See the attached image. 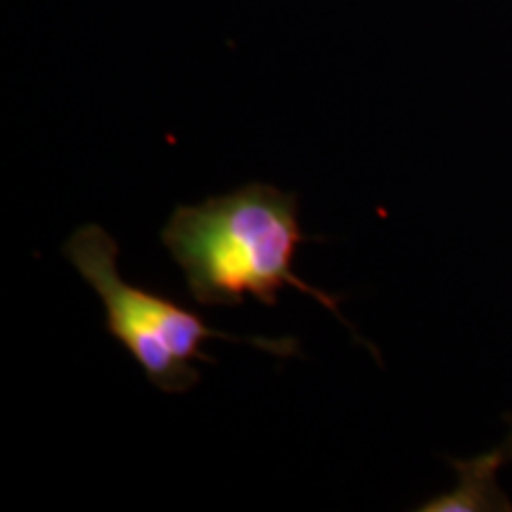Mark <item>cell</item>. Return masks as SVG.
<instances>
[{
	"label": "cell",
	"instance_id": "3957f363",
	"mask_svg": "<svg viewBox=\"0 0 512 512\" xmlns=\"http://www.w3.org/2000/svg\"><path fill=\"white\" fill-rule=\"evenodd\" d=\"M458 470L456 489L448 494L432 498L420 510L430 512H472V510H512L508 498L498 489L496 475L505 465L498 451L482 453V456L453 463Z\"/></svg>",
	"mask_w": 512,
	"mask_h": 512
},
{
	"label": "cell",
	"instance_id": "6da1fadb",
	"mask_svg": "<svg viewBox=\"0 0 512 512\" xmlns=\"http://www.w3.org/2000/svg\"><path fill=\"white\" fill-rule=\"evenodd\" d=\"M306 242L311 235L299 223V197L266 183L176 207L162 228V245L200 306H240L247 294L275 306L283 287H297L351 330L339 311V297L294 273V259Z\"/></svg>",
	"mask_w": 512,
	"mask_h": 512
},
{
	"label": "cell",
	"instance_id": "277c9868",
	"mask_svg": "<svg viewBox=\"0 0 512 512\" xmlns=\"http://www.w3.org/2000/svg\"><path fill=\"white\" fill-rule=\"evenodd\" d=\"M508 420H510V432H508V437H505L503 444L496 448L498 456L503 458V463H505V465L512 463V415H508Z\"/></svg>",
	"mask_w": 512,
	"mask_h": 512
},
{
	"label": "cell",
	"instance_id": "7a4b0ae2",
	"mask_svg": "<svg viewBox=\"0 0 512 512\" xmlns=\"http://www.w3.org/2000/svg\"><path fill=\"white\" fill-rule=\"evenodd\" d=\"M64 256L105 306V328L138 363L147 380L166 394H185L202 380L192 363L214 358L202 354L207 339L247 342L275 356H297L294 337H235L211 328L200 313L171 302L164 294L126 283L117 268L119 245L100 226H81L64 242Z\"/></svg>",
	"mask_w": 512,
	"mask_h": 512
}]
</instances>
